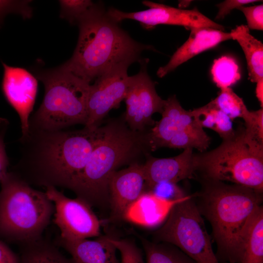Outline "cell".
<instances>
[{
  "mask_svg": "<svg viewBox=\"0 0 263 263\" xmlns=\"http://www.w3.org/2000/svg\"><path fill=\"white\" fill-rule=\"evenodd\" d=\"M196 171L205 179L230 182L263 191V143L239 127L217 148L194 154Z\"/></svg>",
  "mask_w": 263,
  "mask_h": 263,
  "instance_id": "cell-7",
  "label": "cell"
},
{
  "mask_svg": "<svg viewBox=\"0 0 263 263\" xmlns=\"http://www.w3.org/2000/svg\"><path fill=\"white\" fill-rule=\"evenodd\" d=\"M147 191L156 184L178 182L190 178L196 171L193 149H187L179 155L169 158L150 156L143 165Z\"/></svg>",
  "mask_w": 263,
  "mask_h": 263,
  "instance_id": "cell-15",
  "label": "cell"
},
{
  "mask_svg": "<svg viewBox=\"0 0 263 263\" xmlns=\"http://www.w3.org/2000/svg\"><path fill=\"white\" fill-rule=\"evenodd\" d=\"M157 197L168 201H177L186 194L176 183L162 182L155 185L149 191Z\"/></svg>",
  "mask_w": 263,
  "mask_h": 263,
  "instance_id": "cell-32",
  "label": "cell"
},
{
  "mask_svg": "<svg viewBox=\"0 0 263 263\" xmlns=\"http://www.w3.org/2000/svg\"><path fill=\"white\" fill-rule=\"evenodd\" d=\"M0 263H19V257L1 240H0Z\"/></svg>",
  "mask_w": 263,
  "mask_h": 263,
  "instance_id": "cell-36",
  "label": "cell"
},
{
  "mask_svg": "<svg viewBox=\"0 0 263 263\" xmlns=\"http://www.w3.org/2000/svg\"><path fill=\"white\" fill-rule=\"evenodd\" d=\"M30 0H0V22L7 14H18L24 19L30 18L32 16V9L29 3Z\"/></svg>",
  "mask_w": 263,
  "mask_h": 263,
  "instance_id": "cell-31",
  "label": "cell"
},
{
  "mask_svg": "<svg viewBox=\"0 0 263 263\" xmlns=\"http://www.w3.org/2000/svg\"><path fill=\"white\" fill-rule=\"evenodd\" d=\"M178 201L164 200L146 191L129 208L124 219L141 226L155 227L165 221L170 209Z\"/></svg>",
  "mask_w": 263,
  "mask_h": 263,
  "instance_id": "cell-19",
  "label": "cell"
},
{
  "mask_svg": "<svg viewBox=\"0 0 263 263\" xmlns=\"http://www.w3.org/2000/svg\"><path fill=\"white\" fill-rule=\"evenodd\" d=\"M210 138L203 128L194 121L189 125L176 133L167 147L173 149H196L201 152L209 146Z\"/></svg>",
  "mask_w": 263,
  "mask_h": 263,
  "instance_id": "cell-25",
  "label": "cell"
},
{
  "mask_svg": "<svg viewBox=\"0 0 263 263\" xmlns=\"http://www.w3.org/2000/svg\"><path fill=\"white\" fill-rule=\"evenodd\" d=\"M258 1L253 0H226L217 5L219 10L216 19L224 18L234 9Z\"/></svg>",
  "mask_w": 263,
  "mask_h": 263,
  "instance_id": "cell-35",
  "label": "cell"
},
{
  "mask_svg": "<svg viewBox=\"0 0 263 263\" xmlns=\"http://www.w3.org/2000/svg\"><path fill=\"white\" fill-rule=\"evenodd\" d=\"M161 114V119L146 136V142L152 150L167 147L176 133L194 121L191 111L184 109L175 95L165 100Z\"/></svg>",
  "mask_w": 263,
  "mask_h": 263,
  "instance_id": "cell-16",
  "label": "cell"
},
{
  "mask_svg": "<svg viewBox=\"0 0 263 263\" xmlns=\"http://www.w3.org/2000/svg\"><path fill=\"white\" fill-rule=\"evenodd\" d=\"M137 133L116 122L99 127L89 161L70 188L77 197L91 207L101 206L109 201L110 179L134 154L141 140Z\"/></svg>",
  "mask_w": 263,
  "mask_h": 263,
  "instance_id": "cell-4",
  "label": "cell"
},
{
  "mask_svg": "<svg viewBox=\"0 0 263 263\" xmlns=\"http://www.w3.org/2000/svg\"><path fill=\"white\" fill-rule=\"evenodd\" d=\"M110 237V240L121 254L120 263H144L141 250L130 240Z\"/></svg>",
  "mask_w": 263,
  "mask_h": 263,
  "instance_id": "cell-29",
  "label": "cell"
},
{
  "mask_svg": "<svg viewBox=\"0 0 263 263\" xmlns=\"http://www.w3.org/2000/svg\"><path fill=\"white\" fill-rule=\"evenodd\" d=\"M194 121L202 128L210 129L222 139L231 136L234 130L231 119L218 109L211 101L206 105L191 111Z\"/></svg>",
  "mask_w": 263,
  "mask_h": 263,
  "instance_id": "cell-23",
  "label": "cell"
},
{
  "mask_svg": "<svg viewBox=\"0 0 263 263\" xmlns=\"http://www.w3.org/2000/svg\"><path fill=\"white\" fill-rule=\"evenodd\" d=\"M20 245L19 263H74L61 254L55 244L42 237Z\"/></svg>",
  "mask_w": 263,
  "mask_h": 263,
  "instance_id": "cell-22",
  "label": "cell"
},
{
  "mask_svg": "<svg viewBox=\"0 0 263 263\" xmlns=\"http://www.w3.org/2000/svg\"><path fill=\"white\" fill-rule=\"evenodd\" d=\"M99 126L76 131L30 130L21 138L22 155L12 171L29 185L70 189L87 164Z\"/></svg>",
  "mask_w": 263,
  "mask_h": 263,
  "instance_id": "cell-1",
  "label": "cell"
},
{
  "mask_svg": "<svg viewBox=\"0 0 263 263\" xmlns=\"http://www.w3.org/2000/svg\"><path fill=\"white\" fill-rule=\"evenodd\" d=\"M133 63H120L99 76L91 84L87 103V121L84 127L95 128L113 109L125 99L130 84L128 69Z\"/></svg>",
  "mask_w": 263,
  "mask_h": 263,
  "instance_id": "cell-10",
  "label": "cell"
},
{
  "mask_svg": "<svg viewBox=\"0 0 263 263\" xmlns=\"http://www.w3.org/2000/svg\"><path fill=\"white\" fill-rule=\"evenodd\" d=\"M143 245L147 263H196L172 244L144 241Z\"/></svg>",
  "mask_w": 263,
  "mask_h": 263,
  "instance_id": "cell-24",
  "label": "cell"
},
{
  "mask_svg": "<svg viewBox=\"0 0 263 263\" xmlns=\"http://www.w3.org/2000/svg\"><path fill=\"white\" fill-rule=\"evenodd\" d=\"M148 60H141L140 71L130 76V84L125 98L126 110L125 119L129 128L135 132L153 125L152 118L156 113H162L165 100L157 94L154 82L149 76Z\"/></svg>",
  "mask_w": 263,
  "mask_h": 263,
  "instance_id": "cell-12",
  "label": "cell"
},
{
  "mask_svg": "<svg viewBox=\"0 0 263 263\" xmlns=\"http://www.w3.org/2000/svg\"><path fill=\"white\" fill-rule=\"evenodd\" d=\"M236 263H263V207L259 206L241 232Z\"/></svg>",
  "mask_w": 263,
  "mask_h": 263,
  "instance_id": "cell-20",
  "label": "cell"
},
{
  "mask_svg": "<svg viewBox=\"0 0 263 263\" xmlns=\"http://www.w3.org/2000/svg\"><path fill=\"white\" fill-rule=\"evenodd\" d=\"M198 209L209 222L221 263H236L241 232L263 201V192L237 184L205 179Z\"/></svg>",
  "mask_w": 263,
  "mask_h": 263,
  "instance_id": "cell-3",
  "label": "cell"
},
{
  "mask_svg": "<svg viewBox=\"0 0 263 263\" xmlns=\"http://www.w3.org/2000/svg\"><path fill=\"white\" fill-rule=\"evenodd\" d=\"M7 127L5 120L0 122V182L8 172L9 161L6 153L4 137Z\"/></svg>",
  "mask_w": 263,
  "mask_h": 263,
  "instance_id": "cell-34",
  "label": "cell"
},
{
  "mask_svg": "<svg viewBox=\"0 0 263 263\" xmlns=\"http://www.w3.org/2000/svg\"><path fill=\"white\" fill-rule=\"evenodd\" d=\"M55 244L66 250L74 263H120L116 256L117 250L109 236L71 240L58 236Z\"/></svg>",
  "mask_w": 263,
  "mask_h": 263,
  "instance_id": "cell-18",
  "label": "cell"
},
{
  "mask_svg": "<svg viewBox=\"0 0 263 263\" xmlns=\"http://www.w3.org/2000/svg\"><path fill=\"white\" fill-rule=\"evenodd\" d=\"M211 101L218 109L231 119L243 118L248 112L243 99L230 87L221 89L218 96Z\"/></svg>",
  "mask_w": 263,
  "mask_h": 263,
  "instance_id": "cell-27",
  "label": "cell"
},
{
  "mask_svg": "<svg viewBox=\"0 0 263 263\" xmlns=\"http://www.w3.org/2000/svg\"><path fill=\"white\" fill-rule=\"evenodd\" d=\"M3 75L1 89L9 104L18 113L22 136L29 133L30 115L35 104L38 88V79L27 70L2 62Z\"/></svg>",
  "mask_w": 263,
  "mask_h": 263,
  "instance_id": "cell-13",
  "label": "cell"
},
{
  "mask_svg": "<svg viewBox=\"0 0 263 263\" xmlns=\"http://www.w3.org/2000/svg\"><path fill=\"white\" fill-rule=\"evenodd\" d=\"M211 73L213 81L220 89L229 88L241 78L238 65L228 56L214 60Z\"/></svg>",
  "mask_w": 263,
  "mask_h": 263,
  "instance_id": "cell-26",
  "label": "cell"
},
{
  "mask_svg": "<svg viewBox=\"0 0 263 263\" xmlns=\"http://www.w3.org/2000/svg\"><path fill=\"white\" fill-rule=\"evenodd\" d=\"M188 40L173 54L168 63L160 67L157 75L163 77L198 54L220 43L232 39L230 33L207 27L191 28Z\"/></svg>",
  "mask_w": 263,
  "mask_h": 263,
  "instance_id": "cell-17",
  "label": "cell"
},
{
  "mask_svg": "<svg viewBox=\"0 0 263 263\" xmlns=\"http://www.w3.org/2000/svg\"><path fill=\"white\" fill-rule=\"evenodd\" d=\"M0 183V238L20 245L41 238L54 213L53 202L13 171Z\"/></svg>",
  "mask_w": 263,
  "mask_h": 263,
  "instance_id": "cell-5",
  "label": "cell"
},
{
  "mask_svg": "<svg viewBox=\"0 0 263 263\" xmlns=\"http://www.w3.org/2000/svg\"><path fill=\"white\" fill-rule=\"evenodd\" d=\"M256 95L257 97L262 108L263 106V79L258 80L256 82Z\"/></svg>",
  "mask_w": 263,
  "mask_h": 263,
  "instance_id": "cell-37",
  "label": "cell"
},
{
  "mask_svg": "<svg viewBox=\"0 0 263 263\" xmlns=\"http://www.w3.org/2000/svg\"><path fill=\"white\" fill-rule=\"evenodd\" d=\"M242 47L247 62L249 78L257 82L263 79V44L252 36L246 25L237 26L230 32Z\"/></svg>",
  "mask_w": 263,
  "mask_h": 263,
  "instance_id": "cell-21",
  "label": "cell"
},
{
  "mask_svg": "<svg viewBox=\"0 0 263 263\" xmlns=\"http://www.w3.org/2000/svg\"><path fill=\"white\" fill-rule=\"evenodd\" d=\"M45 193L54 204V222L60 237L75 240L100 236V222L86 202L69 198L54 187L46 188Z\"/></svg>",
  "mask_w": 263,
  "mask_h": 263,
  "instance_id": "cell-9",
  "label": "cell"
},
{
  "mask_svg": "<svg viewBox=\"0 0 263 263\" xmlns=\"http://www.w3.org/2000/svg\"><path fill=\"white\" fill-rule=\"evenodd\" d=\"M245 131L253 139L263 143V109L249 111L243 118Z\"/></svg>",
  "mask_w": 263,
  "mask_h": 263,
  "instance_id": "cell-30",
  "label": "cell"
},
{
  "mask_svg": "<svg viewBox=\"0 0 263 263\" xmlns=\"http://www.w3.org/2000/svg\"><path fill=\"white\" fill-rule=\"evenodd\" d=\"M60 17L73 24L86 14L95 4L89 0H61Z\"/></svg>",
  "mask_w": 263,
  "mask_h": 263,
  "instance_id": "cell-28",
  "label": "cell"
},
{
  "mask_svg": "<svg viewBox=\"0 0 263 263\" xmlns=\"http://www.w3.org/2000/svg\"><path fill=\"white\" fill-rule=\"evenodd\" d=\"M193 197L187 195L173 205L154 237L178 247L196 263H221Z\"/></svg>",
  "mask_w": 263,
  "mask_h": 263,
  "instance_id": "cell-8",
  "label": "cell"
},
{
  "mask_svg": "<svg viewBox=\"0 0 263 263\" xmlns=\"http://www.w3.org/2000/svg\"><path fill=\"white\" fill-rule=\"evenodd\" d=\"M43 84V101L29 120V131H57L71 126L86 125L91 83L62 65L39 72Z\"/></svg>",
  "mask_w": 263,
  "mask_h": 263,
  "instance_id": "cell-6",
  "label": "cell"
},
{
  "mask_svg": "<svg viewBox=\"0 0 263 263\" xmlns=\"http://www.w3.org/2000/svg\"><path fill=\"white\" fill-rule=\"evenodd\" d=\"M77 23L76 48L62 65L90 83L120 63L139 60L141 53L151 48L132 39L101 6L95 4Z\"/></svg>",
  "mask_w": 263,
  "mask_h": 263,
  "instance_id": "cell-2",
  "label": "cell"
},
{
  "mask_svg": "<svg viewBox=\"0 0 263 263\" xmlns=\"http://www.w3.org/2000/svg\"><path fill=\"white\" fill-rule=\"evenodd\" d=\"M143 4L149 9L134 12H124L111 8L107 15L116 22L130 19L138 21L147 30L159 24L179 25L191 28L207 27L223 31L224 27L203 15L196 8L191 10L176 8L148 0Z\"/></svg>",
  "mask_w": 263,
  "mask_h": 263,
  "instance_id": "cell-11",
  "label": "cell"
},
{
  "mask_svg": "<svg viewBox=\"0 0 263 263\" xmlns=\"http://www.w3.org/2000/svg\"><path fill=\"white\" fill-rule=\"evenodd\" d=\"M109 191L113 217L124 219L129 208L147 191L143 165L134 163L116 170L110 179Z\"/></svg>",
  "mask_w": 263,
  "mask_h": 263,
  "instance_id": "cell-14",
  "label": "cell"
},
{
  "mask_svg": "<svg viewBox=\"0 0 263 263\" xmlns=\"http://www.w3.org/2000/svg\"><path fill=\"white\" fill-rule=\"evenodd\" d=\"M244 14L246 21L247 27L249 29L263 30V5L260 4L251 6H242L237 8Z\"/></svg>",
  "mask_w": 263,
  "mask_h": 263,
  "instance_id": "cell-33",
  "label": "cell"
}]
</instances>
